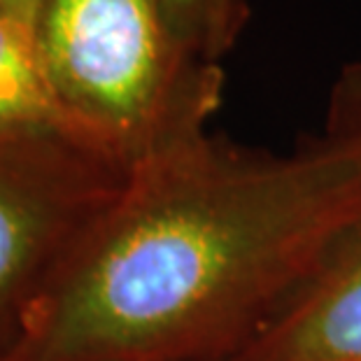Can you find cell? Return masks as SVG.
Here are the masks:
<instances>
[{
  "label": "cell",
  "mask_w": 361,
  "mask_h": 361,
  "mask_svg": "<svg viewBox=\"0 0 361 361\" xmlns=\"http://www.w3.org/2000/svg\"><path fill=\"white\" fill-rule=\"evenodd\" d=\"M361 231V137L205 133L147 157L75 238L5 361H233Z\"/></svg>",
  "instance_id": "1"
},
{
  "label": "cell",
  "mask_w": 361,
  "mask_h": 361,
  "mask_svg": "<svg viewBox=\"0 0 361 361\" xmlns=\"http://www.w3.org/2000/svg\"><path fill=\"white\" fill-rule=\"evenodd\" d=\"M44 0H0V17L35 30Z\"/></svg>",
  "instance_id": "9"
},
{
  "label": "cell",
  "mask_w": 361,
  "mask_h": 361,
  "mask_svg": "<svg viewBox=\"0 0 361 361\" xmlns=\"http://www.w3.org/2000/svg\"><path fill=\"white\" fill-rule=\"evenodd\" d=\"M233 361H361V231L324 275Z\"/></svg>",
  "instance_id": "4"
},
{
  "label": "cell",
  "mask_w": 361,
  "mask_h": 361,
  "mask_svg": "<svg viewBox=\"0 0 361 361\" xmlns=\"http://www.w3.org/2000/svg\"><path fill=\"white\" fill-rule=\"evenodd\" d=\"M130 168L61 128H0V361L30 305Z\"/></svg>",
  "instance_id": "3"
},
{
  "label": "cell",
  "mask_w": 361,
  "mask_h": 361,
  "mask_svg": "<svg viewBox=\"0 0 361 361\" xmlns=\"http://www.w3.org/2000/svg\"><path fill=\"white\" fill-rule=\"evenodd\" d=\"M0 128H61L80 135L47 82L35 30L5 17H0Z\"/></svg>",
  "instance_id": "5"
},
{
  "label": "cell",
  "mask_w": 361,
  "mask_h": 361,
  "mask_svg": "<svg viewBox=\"0 0 361 361\" xmlns=\"http://www.w3.org/2000/svg\"><path fill=\"white\" fill-rule=\"evenodd\" d=\"M250 21L247 0H207V37L205 56L219 63V59L233 49L243 28Z\"/></svg>",
  "instance_id": "7"
},
{
  "label": "cell",
  "mask_w": 361,
  "mask_h": 361,
  "mask_svg": "<svg viewBox=\"0 0 361 361\" xmlns=\"http://www.w3.org/2000/svg\"><path fill=\"white\" fill-rule=\"evenodd\" d=\"M324 126L334 133L361 137V61L343 66L336 78Z\"/></svg>",
  "instance_id": "6"
},
{
  "label": "cell",
  "mask_w": 361,
  "mask_h": 361,
  "mask_svg": "<svg viewBox=\"0 0 361 361\" xmlns=\"http://www.w3.org/2000/svg\"><path fill=\"white\" fill-rule=\"evenodd\" d=\"M159 3L164 7L166 17L173 24V28L205 56L207 0H159Z\"/></svg>",
  "instance_id": "8"
},
{
  "label": "cell",
  "mask_w": 361,
  "mask_h": 361,
  "mask_svg": "<svg viewBox=\"0 0 361 361\" xmlns=\"http://www.w3.org/2000/svg\"><path fill=\"white\" fill-rule=\"evenodd\" d=\"M35 42L71 126L126 168L205 133L221 105V66L159 0H44Z\"/></svg>",
  "instance_id": "2"
}]
</instances>
